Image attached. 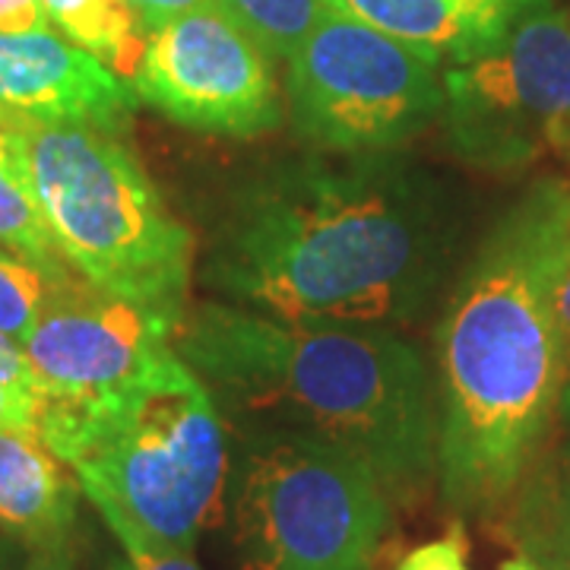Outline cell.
<instances>
[{
  "mask_svg": "<svg viewBox=\"0 0 570 570\" xmlns=\"http://www.w3.org/2000/svg\"><path fill=\"white\" fill-rule=\"evenodd\" d=\"M456 216L444 184L400 149L307 153L228 197L204 257L225 305L288 324L393 326L448 279Z\"/></svg>",
  "mask_w": 570,
  "mask_h": 570,
  "instance_id": "cell-1",
  "label": "cell"
},
{
  "mask_svg": "<svg viewBox=\"0 0 570 570\" xmlns=\"http://www.w3.org/2000/svg\"><path fill=\"white\" fill-rule=\"evenodd\" d=\"M570 261V190L554 178L494 223L434 333L438 475L456 510L501 504L535 456L568 384L558 285Z\"/></svg>",
  "mask_w": 570,
  "mask_h": 570,
  "instance_id": "cell-2",
  "label": "cell"
},
{
  "mask_svg": "<svg viewBox=\"0 0 570 570\" xmlns=\"http://www.w3.org/2000/svg\"><path fill=\"white\" fill-rule=\"evenodd\" d=\"M175 352L216 406L362 456L390 494H415L438 472L425 358L390 326L288 324L204 302L187 307Z\"/></svg>",
  "mask_w": 570,
  "mask_h": 570,
  "instance_id": "cell-3",
  "label": "cell"
},
{
  "mask_svg": "<svg viewBox=\"0 0 570 570\" xmlns=\"http://www.w3.org/2000/svg\"><path fill=\"white\" fill-rule=\"evenodd\" d=\"M45 448L86 498L127 513L165 546L194 551L228 472L219 406L171 348L142 381L96 403H41Z\"/></svg>",
  "mask_w": 570,
  "mask_h": 570,
  "instance_id": "cell-4",
  "label": "cell"
},
{
  "mask_svg": "<svg viewBox=\"0 0 570 570\" xmlns=\"http://www.w3.org/2000/svg\"><path fill=\"white\" fill-rule=\"evenodd\" d=\"M55 245L89 285L175 330L187 314L197 242L140 159L99 127L0 111Z\"/></svg>",
  "mask_w": 570,
  "mask_h": 570,
  "instance_id": "cell-5",
  "label": "cell"
},
{
  "mask_svg": "<svg viewBox=\"0 0 570 570\" xmlns=\"http://www.w3.org/2000/svg\"><path fill=\"white\" fill-rule=\"evenodd\" d=\"M235 475L245 570L374 568L393 510L362 456L314 434L250 425Z\"/></svg>",
  "mask_w": 570,
  "mask_h": 570,
  "instance_id": "cell-6",
  "label": "cell"
},
{
  "mask_svg": "<svg viewBox=\"0 0 570 570\" xmlns=\"http://www.w3.org/2000/svg\"><path fill=\"white\" fill-rule=\"evenodd\" d=\"M444 108V61L330 13L285 61V111L321 153L403 149Z\"/></svg>",
  "mask_w": 570,
  "mask_h": 570,
  "instance_id": "cell-7",
  "label": "cell"
},
{
  "mask_svg": "<svg viewBox=\"0 0 570 570\" xmlns=\"http://www.w3.org/2000/svg\"><path fill=\"white\" fill-rule=\"evenodd\" d=\"M444 130L456 156L513 171L542 156L570 163V13L527 0L469 61L444 67Z\"/></svg>",
  "mask_w": 570,
  "mask_h": 570,
  "instance_id": "cell-8",
  "label": "cell"
},
{
  "mask_svg": "<svg viewBox=\"0 0 570 570\" xmlns=\"http://www.w3.org/2000/svg\"><path fill=\"white\" fill-rule=\"evenodd\" d=\"M134 89L168 121L216 137L250 140L285 115L273 58L223 3L153 29Z\"/></svg>",
  "mask_w": 570,
  "mask_h": 570,
  "instance_id": "cell-9",
  "label": "cell"
},
{
  "mask_svg": "<svg viewBox=\"0 0 570 570\" xmlns=\"http://www.w3.org/2000/svg\"><path fill=\"white\" fill-rule=\"evenodd\" d=\"M175 333L163 317L77 276L58 285L20 348L41 403H96L142 381L175 348Z\"/></svg>",
  "mask_w": 570,
  "mask_h": 570,
  "instance_id": "cell-10",
  "label": "cell"
},
{
  "mask_svg": "<svg viewBox=\"0 0 570 570\" xmlns=\"http://www.w3.org/2000/svg\"><path fill=\"white\" fill-rule=\"evenodd\" d=\"M140 96L55 26L0 32V111L32 121L99 127L121 137Z\"/></svg>",
  "mask_w": 570,
  "mask_h": 570,
  "instance_id": "cell-11",
  "label": "cell"
},
{
  "mask_svg": "<svg viewBox=\"0 0 570 570\" xmlns=\"http://www.w3.org/2000/svg\"><path fill=\"white\" fill-rule=\"evenodd\" d=\"M333 13L358 20L448 63L469 61L508 29L527 0H330Z\"/></svg>",
  "mask_w": 570,
  "mask_h": 570,
  "instance_id": "cell-12",
  "label": "cell"
},
{
  "mask_svg": "<svg viewBox=\"0 0 570 570\" xmlns=\"http://www.w3.org/2000/svg\"><path fill=\"white\" fill-rule=\"evenodd\" d=\"M63 466L39 434L0 428V530L29 549L70 539L82 489Z\"/></svg>",
  "mask_w": 570,
  "mask_h": 570,
  "instance_id": "cell-13",
  "label": "cell"
},
{
  "mask_svg": "<svg viewBox=\"0 0 570 570\" xmlns=\"http://www.w3.org/2000/svg\"><path fill=\"white\" fill-rule=\"evenodd\" d=\"M41 7L63 39L134 82L146 55L149 29L130 0H41Z\"/></svg>",
  "mask_w": 570,
  "mask_h": 570,
  "instance_id": "cell-14",
  "label": "cell"
},
{
  "mask_svg": "<svg viewBox=\"0 0 570 570\" xmlns=\"http://www.w3.org/2000/svg\"><path fill=\"white\" fill-rule=\"evenodd\" d=\"M0 245L10 247L13 254L32 261L58 279L77 276L41 219V209L22 178V168L3 124H0Z\"/></svg>",
  "mask_w": 570,
  "mask_h": 570,
  "instance_id": "cell-15",
  "label": "cell"
},
{
  "mask_svg": "<svg viewBox=\"0 0 570 570\" xmlns=\"http://www.w3.org/2000/svg\"><path fill=\"white\" fill-rule=\"evenodd\" d=\"M266 48L273 61H288L298 45L333 13L330 0H219Z\"/></svg>",
  "mask_w": 570,
  "mask_h": 570,
  "instance_id": "cell-16",
  "label": "cell"
},
{
  "mask_svg": "<svg viewBox=\"0 0 570 570\" xmlns=\"http://www.w3.org/2000/svg\"><path fill=\"white\" fill-rule=\"evenodd\" d=\"M77 279V276H70ZM45 273L41 266L13 254L10 247L0 245V336L20 343L32 330L41 307L58 292V285L70 283Z\"/></svg>",
  "mask_w": 570,
  "mask_h": 570,
  "instance_id": "cell-17",
  "label": "cell"
},
{
  "mask_svg": "<svg viewBox=\"0 0 570 570\" xmlns=\"http://www.w3.org/2000/svg\"><path fill=\"white\" fill-rule=\"evenodd\" d=\"M89 501L105 517L108 530L118 535V542L127 551V561H130L134 570H200L197 561L190 558V551L165 546L163 539L149 535L127 513H121V510L115 508V504H108V501H99V498H89Z\"/></svg>",
  "mask_w": 570,
  "mask_h": 570,
  "instance_id": "cell-18",
  "label": "cell"
},
{
  "mask_svg": "<svg viewBox=\"0 0 570 570\" xmlns=\"http://www.w3.org/2000/svg\"><path fill=\"white\" fill-rule=\"evenodd\" d=\"M396 570H472L469 568V539L463 523H453L444 535L412 549Z\"/></svg>",
  "mask_w": 570,
  "mask_h": 570,
  "instance_id": "cell-19",
  "label": "cell"
},
{
  "mask_svg": "<svg viewBox=\"0 0 570 570\" xmlns=\"http://www.w3.org/2000/svg\"><path fill=\"white\" fill-rule=\"evenodd\" d=\"M39 422L41 396L20 393V390H10L7 384H0V428H13V431L39 434Z\"/></svg>",
  "mask_w": 570,
  "mask_h": 570,
  "instance_id": "cell-20",
  "label": "cell"
},
{
  "mask_svg": "<svg viewBox=\"0 0 570 570\" xmlns=\"http://www.w3.org/2000/svg\"><path fill=\"white\" fill-rule=\"evenodd\" d=\"M0 384H7L10 390H20V393H32V396H41L39 381L32 374V367L22 355L20 343L0 336Z\"/></svg>",
  "mask_w": 570,
  "mask_h": 570,
  "instance_id": "cell-21",
  "label": "cell"
},
{
  "mask_svg": "<svg viewBox=\"0 0 570 570\" xmlns=\"http://www.w3.org/2000/svg\"><path fill=\"white\" fill-rule=\"evenodd\" d=\"M546 561L551 570H570V482L558 498L549 546H546Z\"/></svg>",
  "mask_w": 570,
  "mask_h": 570,
  "instance_id": "cell-22",
  "label": "cell"
},
{
  "mask_svg": "<svg viewBox=\"0 0 570 570\" xmlns=\"http://www.w3.org/2000/svg\"><path fill=\"white\" fill-rule=\"evenodd\" d=\"M48 26L41 0H0V32H32Z\"/></svg>",
  "mask_w": 570,
  "mask_h": 570,
  "instance_id": "cell-23",
  "label": "cell"
},
{
  "mask_svg": "<svg viewBox=\"0 0 570 570\" xmlns=\"http://www.w3.org/2000/svg\"><path fill=\"white\" fill-rule=\"evenodd\" d=\"M130 3L140 13L142 26L153 32L163 22L175 20V17L187 13V10H197V7H206V3H219V0H130Z\"/></svg>",
  "mask_w": 570,
  "mask_h": 570,
  "instance_id": "cell-24",
  "label": "cell"
},
{
  "mask_svg": "<svg viewBox=\"0 0 570 570\" xmlns=\"http://www.w3.org/2000/svg\"><path fill=\"white\" fill-rule=\"evenodd\" d=\"M22 570H77V554H73L70 539H58V542L32 549Z\"/></svg>",
  "mask_w": 570,
  "mask_h": 570,
  "instance_id": "cell-25",
  "label": "cell"
},
{
  "mask_svg": "<svg viewBox=\"0 0 570 570\" xmlns=\"http://www.w3.org/2000/svg\"><path fill=\"white\" fill-rule=\"evenodd\" d=\"M558 324H561V336H564V348H568L570 362V261L564 276H561V285H558Z\"/></svg>",
  "mask_w": 570,
  "mask_h": 570,
  "instance_id": "cell-26",
  "label": "cell"
},
{
  "mask_svg": "<svg viewBox=\"0 0 570 570\" xmlns=\"http://www.w3.org/2000/svg\"><path fill=\"white\" fill-rule=\"evenodd\" d=\"M501 570H546L539 561H532V558H510L501 564Z\"/></svg>",
  "mask_w": 570,
  "mask_h": 570,
  "instance_id": "cell-27",
  "label": "cell"
},
{
  "mask_svg": "<svg viewBox=\"0 0 570 570\" xmlns=\"http://www.w3.org/2000/svg\"><path fill=\"white\" fill-rule=\"evenodd\" d=\"M0 570H13V558H10V551L0 546Z\"/></svg>",
  "mask_w": 570,
  "mask_h": 570,
  "instance_id": "cell-28",
  "label": "cell"
},
{
  "mask_svg": "<svg viewBox=\"0 0 570 570\" xmlns=\"http://www.w3.org/2000/svg\"><path fill=\"white\" fill-rule=\"evenodd\" d=\"M108 570H134V568H130V561H121V558H115V561L108 564Z\"/></svg>",
  "mask_w": 570,
  "mask_h": 570,
  "instance_id": "cell-29",
  "label": "cell"
},
{
  "mask_svg": "<svg viewBox=\"0 0 570 570\" xmlns=\"http://www.w3.org/2000/svg\"><path fill=\"white\" fill-rule=\"evenodd\" d=\"M564 396H568V403H570V371H568V384H564Z\"/></svg>",
  "mask_w": 570,
  "mask_h": 570,
  "instance_id": "cell-30",
  "label": "cell"
}]
</instances>
